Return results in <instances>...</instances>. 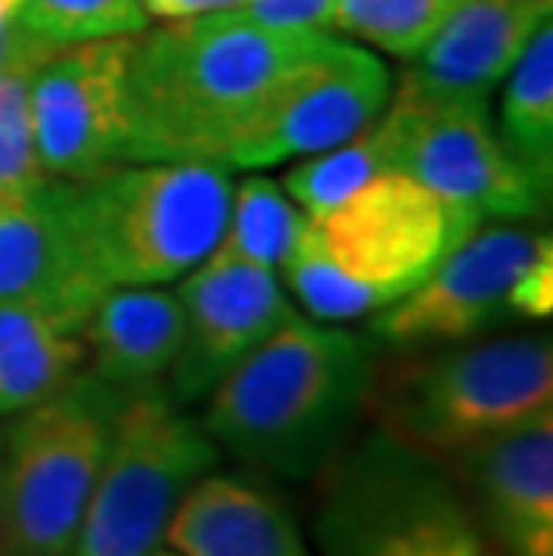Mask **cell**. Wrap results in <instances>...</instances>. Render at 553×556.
<instances>
[{"instance_id":"obj_1","label":"cell","mask_w":553,"mask_h":556,"mask_svg":"<svg viewBox=\"0 0 553 556\" xmlns=\"http://www.w3.org/2000/svg\"><path fill=\"white\" fill-rule=\"evenodd\" d=\"M324 37L241 11L140 29L126 58V162L219 165L263 93Z\"/></svg>"},{"instance_id":"obj_2","label":"cell","mask_w":553,"mask_h":556,"mask_svg":"<svg viewBox=\"0 0 553 556\" xmlns=\"http://www.w3.org/2000/svg\"><path fill=\"white\" fill-rule=\"evenodd\" d=\"M370 384L367 338L291 313L205 395L202 428L241 464L305 481L345 448Z\"/></svg>"},{"instance_id":"obj_3","label":"cell","mask_w":553,"mask_h":556,"mask_svg":"<svg viewBox=\"0 0 553 556\" xmlns=\"http://www.w3.org/2000/svg\"><path fill=\"white\" fill-rule=\"evenodd\" d=\"M475 227V212L388 169L335 208L302 216L277 274L313 319L341 324L410 294Z\"/></svg>"},{"instance_id":"obj_4","label":"cell","mask_w":553,"mask_h":556,"mask_svg":"<svg viewBox=\"0 0 553 556\" xmlns=\"http://www.w3.org/2000/svg\"><path fill=\"white\" fill-rule=\"evenodd\" d=\"M230 169L209 162H115L62 180L79 258L104 288H159L213 252L230 208Z\"/></svg>"},{"instance_id":"obj_5","label":"cell","mask_w":553,"mask_h":556,"mask_svg":"<svg viewBox=\"0 0 553 556\" xmlns=\"http://www.w3.org/2000/svg\"><path fill=\"white\" fill-rule=\"evenodd\" d=\"M316 478L324 556H497L450 467L385 431L341 448Z\"/></svg>"},{"instance_id":"obj_6","label":"cell","mask_w":553,"mask_h":556,"mask_svg":"<svg viewBox=\"0 0 553 556\" xmlns=\"http://www.w3.org/2000/svg\"><path fill=\"white\" fill-rule=\"evenodd\" d=\"M367 406L381 431L431 459H450L492 434L553 413L546 338L450 349L374 377Z\"/></svg>"},{"instance_id":"obj_7","label":"cell","mask_w":553,"mask_h":556,"mask_svg":"<svg viewBox=\"0 0 553 556\" xmlns=\"http://www.w3.org/2000/svg\"><path fill=\"white\" fill-rule=\"evenodd\" d=\"M126 392L73 374L4 428V549L68 556L109 453Z\"/></svg>"},{"instance_id":"obj_8","label":"cell","mask_w":553,"mask_h":556,"mask_svg":"<svg viewBox=\"0 0 553 556\" xmlns=\"http://www.w3.org/2000/svg\"><path fill=\"white\" fill-rule=\"evenodd\" d=\"M219 448L202 420L162 388L126 392L68 556H151L166 542L187 489L213 470Z\"/></svg>"},{"instance_id":"obj_9","label":"cell","mask_w":553,"mask_h":556,"mask_svg":"<svg viewBox=\"0 0 553 556\" xmlns=\"http://www.w3.org/2000/svg\"><path fill=\"white\" fill-rule=\"evenodd\" d=\"M392 73L367 47L327 37L263 93L223 151V169H266L356 137L385 112Z\"/></svg>"},{"instance_id":"obj_10","label":"cell","mask_w":553,"mask_h":556,"mask_svg":"<svg viewBox=\"0 0 553 556\" xmlns=\"http://www.w3.org/2000/svg\"><path fill=\"white\" fill-rule=\"evenodd\" d=\"M385 119L395 134V169L478 219H528L546 205V187L503 144L489 101H414L392 93Z\"/></svg>"},{"instance_id":"obj_11","label":"cell","mask_w":553,"mask_h":556,"mask_svg":"<svg viewBox=\"0 0 553 556\" xmlns=\"http://www.w3.org/2000/svg\"><path fill=\"white\" fill-rule=\"evenodd\" d=\"M550 244V233L475 227L414 291L370 319V338L388 349L464 341L511 313L517 274Z\"/></svg>"},{"instance_id":"obj_12","label":"cell","mask_w":553,"mask_h":556,"mask_svg":"<svg viewBox=\"0 0 553 556\" xmlns=\"http://www.w3.org/2000/svg\"><path fill=\"white\" fill-rule=\"evenodd\" d=\"M129 37L54 51L33 73V129L51 180H87L126 162Z\"/></svg>"},{"instance_id":"obj_13","label":"cell","mask_w":553,"mask_h":556,"mask_svg":"<svg viewBox=\"0 0 553 556\" xmlns=\"http://www.w3.org/2000/svg\"><path fill=\"white\" fill-rule=\"evenodd\" d=\"M176 299L184 338L169 366V395L180 406L205 399L259 341L296 313L277 269L213 252L180 277Z\"/></svg>"},{"instance_id":"obj_14","label":"cell","mask_w":553,"mask_h":556,"mask_svg":"<svg viewBox=\"0 0 553 556\" xmlns=\"http://www.w3.org/2000/svg\"><path fill=\"white\" fill-rule=\"evenodd\" d=\"M503 556H553V413L445 459Z\"/></svg>"},{"instance_id":"obj_15","label":"cell","mask_w":553,"mask_h":556,"mask_svg":"<svg viewBox=\"0 0 553 556\" xmlns=\"http://www.w3.org/2000/svg\"><path fill=\"white\" fill-rule=\"evenodd\" d=\"M550 15L553 0H461L392 90L414 101H489Z\"/></svg>"},{"instance_id":"obj_16","label":"cell","mask_w":553,"mask_h":556,"mask_svg":"<svg viewBox=\"0 0 553 556\" xmlns=\"http://www.w3.org/2000/svg\"><path fill=\"white\" fill-rule=\"evenodd\" d=\"M104 291L68 233L62 180L0 205V305H26L79 334Z\"/></svg>"},{"instance_id":"obj_17","label":"cell","mask_w":553,"mask_h":556,"mask_svg":"<svg viewBox=\"0 0 553 556\" xmlns=\"http://www.w3.org/2000/svg\"><path fill=\"white\" fill-rule=\"evenodd\" d=\"M184 556H305L296 517L274 492L241 475H202L166 528Z\"/></svg>"},{"instance_id":"obj_18","label":"cell","mask_w":553,"mask_h":556,"mask_svg":"<svg viewBox=\"0 0 553 556\" xmlns=\"http://www.w3.org/2000/svg\"><path fill=\"white\" fill-rule=\"evenodd\" d=\"M180 338V299L162 288H109L79 330L90 374L120 392L155 388L169 374Z\"/></svg>"},{"instance_id":"obj_19","label":"cell","mask_w":553,"mask_h":556,"mask_svg":"<svg viewBox=\"0 0 553 556\" xmlns=\"http://www.w3.org/2000/svg\"><path fill=\"white\" fill-rule=\"evenodd\" d=\"M87 349L37 309L0 305V417L37 406L79 374Z\"/></svg>"},{"instance_id":"obj_20","label":"cell","mask_w":553,"mask_h":556,"mask_svg":"<svg viewBox=\"0 0 553 556\" xmlns=\"http://www.w3.org/2000/svg\"><path fill=\"white\" fill-rule=\"evenodd\" d=\"M500 137L511 155L550 191L553 180V22L536 33L507 73Z\"/></svg>"},{"instance_id":"obj_21","label":"cell","mask_w":553,"mask_h":556,"mask_svg":"<svg viewBox=\"0 0 553 556\" xmlns=\"http://www.w3.org/2000/svg\"><path fill=\"white\" fill-rule=\"evenodd\" d=\"M395 169V134L385 112L356 137L341 144L316 151V155L299 159L285 173V194L302 208V216H321L335 208L341 198H349L370 176Z\"/></svg>"},{"instance_id":"obj_22","label":"cell","mask_w":553,"mask_h":556,"mask_svg":"<svg viewBox=\"0 0 553 556\" xmlns=\"http://www.w3.org/2000/svg\"><path fill=\"white\" fill-rule=\"evenodd\" d=\"M302 208L269 176H249L230 191V208L213 255L280 269L299 233Z\"/></svg>"},{"instance_id":"obj_23","label":"cell","mask_w":553,"mask_h":556,"mask_svg":"<svg viewBox=\"0 0 553 556\" xmlns=\"http://www.w3.org/2000/svg\"><path fill=\"white\" fill-rule=\"evenodd\" d=\"M461 0H335L331 29L392 58H417Z\"/></svg>"},{"instance_id":"obj_24","label":"cell","mask_w":553,"mask_h":556,"mask_svg":"<svg viewBox=\"0 0 553 556\" xmlns=\"http://www.w3.org/2000/svg\"><path fill=\"white\" fill-rule=\"evenodd\" d=\"M18 22L29 37L54 47L137 37L148 29L144 0H22Z\"/></svg>"},{"instance_id":"obj_25","label":"cell","mask_w":553,"mask_h":556,"mask_svg":"<svg viewBox=\"0 0 553 556\" xmlns=\"http://www.w3.org/2000/svg\"><path fill=\"white\" fill-rule=\"evenodd\" d=\"M40 65H15L0 73V205L22 201L51 184L33 129V73Z\"/></svg>"},{"instance_id":"obj_26","label":"cell","mask_w":553,"mask_h":556,"mask_svg":"<svg viewBox=\"0 0 553 556\" xmlns=\"http://www.w3.org/2000/svg\"><path fill=\"white\" fill-rule=\"evenodd\" d=\"M331 4L335 0H244L241 15L277 29H324L331 33Z\"/></svg>"},{"instance_id":"obj_27","label":"cell","mask_w":553,"mask_h":556,"mask_svg":"<svg viewBox=\"0 0 553 556\" xmlns=\"http://www.w3.org/2000/svg\"><path fill=\"white\" fill-rule=\"evenodd\" d=\"M511 313L528 319H546L553 313V244H546L514 280Z\"/></svg>"},{"instance_id":"obj_28","label":"cell","mask_w":553,"mask_h":556,"mask_svg":"<svg viewBox=\"0 0 553 556\" xmlns=\"http://www.w3.org/2000/svg\"><path fill=\"white\" fill-rule=\"evenodd\" d=\"M18 4L22 0H0V73L15 65H43L54 54V47L26 33L18 22Z\"/></svg>"},{"instance_id":"obj_29","label":"cell","mask_w":553,"mask_h":556,"mask_svg":"<svg viewBox=\"0 0 553 556\" xmlns=\"http://www.w3.org/2000/svg\"><path fill=\"white\" fill-rule=\"evenodd\" d=\"M244 0H144L148 18H194V15H213V11H234Z\"/></svg>"},{"instance_id":"obj_30","label":"cell","mask_w":553,"mask_h":556,"mask_svg":"<svg viewBox=\"0 0 553 556\" xmlns=\"http://www.w3.org/2000/svg\"><path fill=\"white\" fill-rule=\"evenodd\" d=\"M0 549H4V428H0Z\"/></svg>"},{"instance_id":"obj_31","label":"cell","mask_w":553,"mask_h":556,"mask_svg":"<svg viewBox=\"0 0 553 556\" xmlns=\"http://www.w3.org/2000/svg\"><path fill=\"white\" fill-rule=\"evenodd\" d=\"M151 556H184V553H176V549H162V546H159Z\"/></svg>"}]
</instances>
